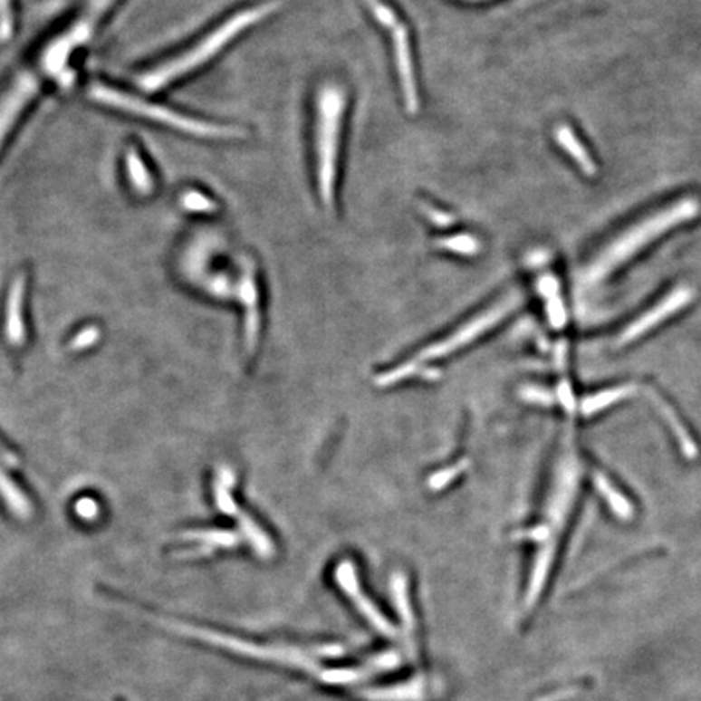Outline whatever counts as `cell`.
Here are the masks:
<instances>
[{
  "label": "cell",
  "mask_w": 701,
  "mask_h": 701,
  "mask_svg": "<svg viewBox=\"0 0 701 701\" xmlns=\"http://www.w3.org/2000/svg\"><path fill=\"white\" fill-rule=\"evenodd\" d=\"M184 205L190 211H198V213H208V211L216 210V205L211 202L210 198L203 197L198 192H188L184 197Z\"/></svg>",
  "instance_id": "12"
},
{
  "label": "cell",
  "mask_w": 701,
  "mask_h": 701,
  "mask_svg": "<svg viewBox=\"0 0 701 701\" xmlns=\"http://www.w3.org/2000/svg\"><path fill=\"white\" fill-rule=\"evenodd\" d=\"M127 169H129V176H130L132 184L137 190H140L143 194L151 190L153 182H151V178H149V171L141 161L140 156L137 155V151H130L127 155Z\"/></svg>",
  "instance_id": "9"
},
{
  "label": "cell",
  "mask_w": 701,
  "mask_h": 701,
  "mask_svg": "<svg viewBox=\"0 0 701 701\" xmlns=\"http://www.w3.org/2000/svg\"><path fill=\"white\" fill-rule=\"evenodd\" d=\"M421 210L422 213L427 216L428 221H430L432 225H436V226L450 227L452 226L453 223H455V218H453L450 213H447V211L444 210H438V208H436L434 205L422 203Z\"/></svg>",
  "instance_id": "11"
},
{
  "label": "cell",
  "mask_w": 701,
  "mask_h": 701,
  "mask_svg": "<svg viewBox=\"0 0 701 701\" xmlns=\"http://www.w3.org/2000/svg\"><path fill=\"white\" fill-rule=\"evenodd\" d=\"M367 5L370 7L375 20L382 24L385 30L391 33L398 75H399V82H401V88H403V94H405L406 108L414 114L419 110V96H418V86H416V77H414L409 34H408L405 24H401L398 20L397 14L387 4H383L382 0H367Z\"/></svg>",
  "instance_id": "5"
},
{
  "label": "cell",
  "mask_w": 701,
  "mask_h": 701,
  "mask_svg": "<svg viewBox=\"0 0 701 701\" xmlns=\"http://www.w3.org/2000/svg\"><path fill=\"white\" fill-rule=\"evenodd\" d=\"M698 213H700L698 200L682 198L677 203L670 205L669 208L643 219L641 223L631 226L629 231H625L620 237H617L616 241L600 252V257L596 258L584 273V281L591 284L602 280L614 268L627 262L643 245H647L648 242L655 241L661 234L669 231L670 227L678 226L682 223L694 219Z\"/></svg>",
  "instance_id": "1"
},
{
  "label": "cell",
  "mask_w": 701,
  "mask_h": 701,
  "mask_svg": "<svg viewBox=\"0 0 701 701\" xmlns=\"http://www.w3.org/2000/svg\"><path fill=\"white\" fill-rule=\"evenodd\" d=\"M77 514H80L82 518L90 520V518H94L96 514H98V505H96V502L91 499L80 500L77 504Z\"/></svg>",
  "instance_id": "14"
},
{
  "label": "cell",
  "mask_w": 701,
  "mask_h": 701,
  "mask_svg": "<svg viewBox=\"0 0 701 701\" xmlns=\"http://www.w3.org/2000/svg\"><path fill=\"white\" fill-rule=\"evenodd\" d=\"M437 244L444 250H448L453 254H461V255H475V252L479 250V242L469 234L444 237V239L437 241Z\"/></svg>",
  "instance_id": "10"
},
{
  "label": "cell",
  "mask_w": 701,
  "mask_h": 701,
  "mask_svg": "<svg viewBox=\"0 0 701 701\" xmlns=\"http://www.w3.org/2000/svg\"><path fill=\"white\" fill-rule=\"evenodd\" d=\"M0 494H2L4 500L7 502L10 508H12L16 514H20V516H28L30 512H32V506H30L28 499H24L22 491H20L15 484L10 481V477H8L7 475H4L2 471H0Z\"/></svg>",
  "instance_id": "8"
},
{
  "label": "cell",
  "mask_w": 701,
  "mask_h": 701,
  "mask_svg": "<svg viewBox=\"0 0 701 701\" xmlns=\"http://www.w3.org/2000/svg\"><path fill=\"white\" fill-rule=\"evenodd\" d=\"M280 7L281 0H273L257 7L242 10L237 15L231 16L225 24L218 26L215 32H211L197 46L188 49L186 54L179 55L169 62L163 63L155 71L145 73L141 78V86L147 90H159L174 82L176 78H179L180 75H186L188 72L194 71L226 46L227 43L235 38L239 33L264 20L265 16Z\"/></svg>",
  "instance_id": "2"
},
{
  "label": "cell",
  "mask_w": 701,
  "mask_h": 701,
  "mask_svg": "<svg viewBox=\"0 0 701 701\" xmlns=\"http://www.w3.org/2000/svg\"><path fill=\"white\" fill-rule=\"evenodd\" d=\"M96 338H98V330L94 327L86 328L72 341V350H83L86 346L94 343Z\"/></svg>",
  "instance_id": "13"
},
{
  "label": "cell",
  "mask_w": 701,
  "mask_h": 701,
  "mask_svg": "<svg viewBox=\"0 0 701 701\" xmlns=\"http://www.w3.org/2000/svg\"><path fill=\"white\" fill-rule=\"evenodd\" d=\"M473 2H475V0H473Z\"/></svg>",
  "instance_id": "15"
},
{
  "label": "cell",
  "mask_w": 701,
  "mask_h": 701,
  "mask_svg": "<svg viewBox=\"0 0 701 701\" xmlns=\"http://www.w3.org/2000/svg\"><path fill=\"white\" fill-rule=\"evenodd\" d=\"M555 140L565 149L581 168V171L586 176H594L596 174V164L592 163L591 156L586 151L583 143L578 140L577 135L570 129L569 125H559L555 129Z\"/></svg>",
  "instance_id": "7"
},
{
  "label": "cell",
  "mask_w": 701,
  "mask_h": 701,
  "mask_svg": "<svg viewBox=\"0 0 701 701\" xmlns=\"http://www.w3.org/2000/svg\"><path fill=\"white\" fill-rule=\"evenodd\" d=\"M90 96L96 101L106 104V106H112L117 110L145 117V119L155 120L159 124L169 125L180 132L192 133V135H198V137H215V139H229V137L242 135L241 130H237L234 127L206 124V122L194 120V119H188V117L178 114L174 110H166L163 106H156V104H151L145 100H140L132 94H125L119 90H112L110 86L93 85L90 88Z\"/></svg>",
  "instance_id": "4"
},
{
  "label": "cell",
  "mask_w": 701,
  "mask_h": 701,
  "mask_svg": "<svg viewBox=\"0 0 701 701\" xmlns=\"http://www.w3.org/2000/svg\"><path fill=\"white\" fill-rule=\"evenodd\" d=\"M24 296V278L18 276L8 294L7 320H5V325H7L5 331H7L8 341L12 344H20L24 341V315H22Z\"/></svg>",
  "instance_id": "6"
},
{
  "label": "cell",
  "mask_w": 701,
  "mask_h": 701,
  "mask_svg": "<svg viewBox=\"0 0 701 701\" xmlns=\"http://www.w3.org/2000/svg\"><path fill=\"white\" fill-rule=\"evenodd\" d=\"M346 96L336 85L323 86L317 100V178L320 197L325 205L335 197L336 159L343 124Z\"/></svg>",
  "instance_id": "3"
}]
</instances>
